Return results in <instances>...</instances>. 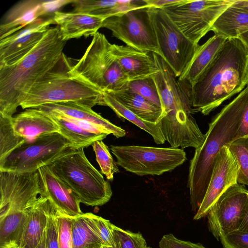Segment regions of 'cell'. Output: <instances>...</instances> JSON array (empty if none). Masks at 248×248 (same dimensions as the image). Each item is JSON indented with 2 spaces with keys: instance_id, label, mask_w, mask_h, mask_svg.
Returning <instances> with one entry per match:
<instances>
[{
  "instance_id": "cell-1",
  "label": "cell",
  "mask_w": 248,
  "mask_h": 248,
  "mask_svg": "<svg viewBox=\"0 0 248 248\" xmlns=\"http://www.w3.org/2000/svg\"><path fill=\"white\" fill-rule=\"evenodd\" d=\"M248 52L238 38L227 39L194 85L190 99L195 113L207 115L248 84Z\"/></svg>"
},
{
  "instance_id": "cell-2",
  "label": "cell",
  "mask_w": 248,
  "mask_h": 248,
  "mask_svg": "<svg viewBox=\"0 0 248 248\" xmlns=\"http://www.w3.org/2000/svg\"><path fill=\"white\" fill-rule=\"evenodd\" d=\"M66 41L58 26L50 28L27 55L0 67V114L12 117L33 86L59 62Z\"/></svg>"
},
{
  "instance_id": "cell-3",
  "label": "cell",
  "mask_w": 248,
  "mask_h": 248,
  "mask_svg": "<svg viewBox=\"0 0 248 248\" xmlns=\"http://www.w3.org/2000/svg\"><path fill=\"white\" fill-rule=\"evenodd\" d=\"M247 86L217 114L209 124L202 144L190 160L187 186L192 209L200 207L207 189L217 155L222 148L235 139L247 100Z\"/></svg>"
},
{
  "instance_id": "cell-4",
  "label": "cell",
  "mask_w": 248,
  "mask_h": 248,
  "mask_svg": "<svg viewBox=\"0 0 248 248\" xmlns=\"http://www.w3.org/2000/svg\"><path fill=\"white\" fill-rule=\"evenodd\" d=\"M74 64L63 53L57 63L33 86L21 108L59 102H73L90 108L103 106V93L70 73Z\"/></svg>"
},
{
  "instance_id": "cell-5",
  "label": "cell",
  "mask_w": 248,
  "mask_h": 248,
  "mask_svg": "<svg viewBox=\"0 0 248 248\" xmlns=\"http://www.w3.org/2000/svg\"><path fill=\"white\" fill-rule=\"evenodd\" d=\"M83 149H73L46 166L80 203L102 206L111 197V186L90 163Z\"/></svg>"
},
{
  "instance_id": "cell-6",
  "label": "cell",
  "mask_w": 248,
  "mask_h": 248,
  "mask_svg": "<svg viewBox=\"0 0 248 248\" xmlns=\"http://www.w3.org/2000/svg\"><path fill=\"white\" fill-rule=\"evenodd\" d=\"M111 46L104 34L96 32L70 73L102 93L126 90L129 79L115 58Z\"/></svg>"
},
{
  "instance_id": "cell-7",
  "label": "cell",
  "mask_w": 248,
  "mask_h": 248,
  "mask_svg": "<svg viewBox=\"0 0 248 248\" xmlns=\"http://www.w3.org/2000/svg\"><path fill=\"white\" fill-rule=\"evenodd\" d=\"M109 150L118 166L141 176L160 175L174 170L187 159L183 149L171 147L111 145Z\"/></svg>"
},
{
  "instance_id": "cell-8",
  "label": "cell",
  "mask_w": 248,
  "mask_h": 248,
  "mask_svg": "<svg viewBox=\"0 0 248 248\" xmlns=\"http://www.w3.org/2000/svg\"><path fill=\"white\" fill-rule=\"evenodd\" d=\"M235 0H180L162 9L194 44L211 31L218 17Z\"/></svg>"
},
{
  "instance_id": "cell-9",
  "label": "cell",
  "mask_w": 248,
  "mask_h": 248,
  "mask_svg": "<svg viewBox=\"0 0 248 248\" xmlns=\"http://www.w3.org/2000/svg\"><path fill=\"white\" fill-rule=\"evenodd\" d=\"M75 149L59 133L43 135L26 141L0 161V171L27 173L37 170Z\"/></svg>"
},
{
  "instance_id": "cell-10",
  "label": "cell",
  "mask_w": 248,
  "mask_h": 248,
  "mask_svg": "<svg viewBox=\"0 0 248 248\" xmlns=\"http://www.w3.org/2000/svg\"><path fill=\"white\" fill-rule=\"evenodd\" d=\"M162 58L177 78L186 72L198 48L181 32L162 9L149 7Z\"/></svg>"
},
{
  "instance_id": "cell-11",
  "label": "cell",
  "mask_w": 248,
  "mask_h": 248,
  "mask_svg": "<svg viewBox=\"0 0 248 248\" xmlns=\"http://www.w3.org/2000/svg\"><path fill=\"white\" fill-rule=\"evenodd\" d=\"M102 28L126 46L162 58L149 7L138 8L106 18Z\"/></svg>"
},
{
  "instance_id": "cell-12",
  "label": "cell",
  "mask_w": 248,
  "mask_h": 248,
  "mask_svg": "<svg viewBox=\"0 0 248 248\" xmlns=\"http://www.w3.org/2000/svg\"><path fill=\"white\" fill-rule=\"evenodd\" d=\"M248 200V190L238 183L230 187L217 200L207 216L209 230L217 239L238 230Z\"/></svg>"
},
{
  "instance_id": "cell-13",
  "label": "cell",
  "mask_w": 248,
  "mask_h": 248,
  "mask_svg": "<svg viewBox=\"0 0 248 248\" xmlns=\"http://www.w3.org/2000/svg\"><path fill=\"white\" fill-rule=\"evenodd\" d=\"M53 24V16L42 17L0 39V67L12 64L24 57L41 41Z\"/></svg>"
},
{
  "instance_id": "cell-14",
  "label": "cell",
  "mask_w": 248,
  "mask_h": 248,
  "mask_svg": "<svg viewBox=\"0 0 248 248\" xmlns=\"http://www.w3.org/2000/svg\"><path fill=\"white\" fill-rule=\"evenodd\" d=\"M73 0H24L18 1L4 14L0 22V39L7 37L39 18L52 16Z\"/></svg>"
},
{
  "instance_id": "cell-15",
  "label": "cell",
  "mask_w": 248,
  "mask_h": 248,
  "mask_svg": "<svg viewBox=\"0 0 248 248\" xmlns=\"http://www.w3.org/2000/svg\"><path fill=\"white\" fill-rule=\"evenodd\" d=\"M238 166L227 146L217 155L204 198L193 219L207 216L219 197L230 187L237 184Z\"/></svg>"
},
{
  "instance_id": "cell-16",
  "label": "cell",
  "mask_w": 248,
  "mask_h": 248,
  "mask_svg": "<svg viewBox=\"0 0 248 248\" xmlns=\"http://www.w3.org/2000/svg\"><path fill=\"white\" fill-rule=\"evenodd\" d=\"M112 52L129 81L152 77L159 71L153 53L112 44Z\"/></svg>"
},
{
  "instance_id": "cell-17",
  "label": "cell",
  "mask_w": 248,
  "mask_h": 248,
  "mask_svg": "<svg viewBox=\"0 0 248 248\" xmlns=\"http://www.w3.org/2000/svg\"><path fill=\"white\" fill-rule=\"evenodd\" d=\"M63 40L93 36L102 28L105 17L74 12L57 11L53 14Z\"/></svg>"
},
{
  "instance_id": "cell-18",
  "label": "cell",
  "mask_w": 248,
  "mask_h": 248,
  "mask_svg": "<svg viewBox=\"0 0 248 248\" xmlns=\"http://www.w3.org/2000/svg\"><path fill=\"white\" fill-rule=\"evenodd\" d=\"M11 122L15 133L27 141L43 135L59 133V127L52 118L36 108L25 109L13 116Z\"/></svg>"
},
{
  "instance_id": "cell-19",
  "label": "cell",
  "mask_w": 248,
  "mask_h": 248,
  "mask_svg": "<svg viewBox=\"0 0 248 248\" xmlns=\"http://www.w3.org/2000/svg\"><path fill=\"white\" fill-rule=\"evenodd\" d=\"M38 170L43 183L45 195L59 211L71 217L83 213L80 208V202L46 165Z\"/></svg>"
},
{
  "instance_id": "cell-20",
  "label": "cell",
  "mask_w": 248,
  "mask_h": 248,
  "mask_svg": "<svg viewBox=\"0 0 248 248\" xmlns=\"http://www.w3.org/2000/svg\"><path fill=\"white\" fill-rule=\"evenodd\" d=\"M49 200L41 195L29 210L19 241V248H36L46 230Z\"/></svg>"
},
{
  "instance_id": "cell-21",
  "label": "cell",
  "mask_w": 248,
  "mask_h": 248,
  "mask_svg": "<svg viewBox=\"0 0 248 248\" xmlns=\"http://www.w3.org/2000/svg\"><path fill=\"white\" fill-rule=\"evenodd\" d=\"M34 108L42 111H53L68 117L92 123L103 127L117 138L124 137L126 135V131L124 129L103 118L93 110L92 108L75 103H50Z\"/></svg>"
},
{
  "instance_id": "cell-22",
  "label": "cell",
  "mask_w": 248,
  "mask_h": 248,
  "mask_svg": "<svg viewBox=\"0 0 248 248\" xmlns=\"http://www.w3.org/2000/svg\"><path fill=\"white\" fill-rule=\"evenodd\" d=\"M227 39L214 34L204 44L199 45L197 51L185 73L178 80L191 88L197 82Z\"/></svg>"
},
{
  "instance_id": "cell-23",
  "label": "cell",
  "mask_w": 248,
  "mask_h": 248,
  "mask_svg": "<svg viewBox=\"0 0 248 248\" xmlns=\"http://www.w3.org/2000/svg\"><path fill=\"white\" fill-rule=\"evenodd\" d=\"M95 215L82 213L72 217L73 248H93L104 246L97 226Z\"/></svg>"
},
{
  "instance_id": "cell-24",
  "label": "cell",
  "mask_w": 248,
  "mask_h": 248,
  "mask_svg": "<svg viewBox=\"0 0 248 248\" xmlns=\"http://www.w3.org/2000/svg\"><path fill=\"white\" fill-rule=\"evenodd\" d=\"M233 4L218 17L210 31L226 39L238 38L248 31V12Z\"/></svg>"
},
{
  "instance_id": "cell-25",
  "label": "cell",
  "mask_w": 248,
  "mask_h": 248,
  "mask_svg": "<svg viewBox=\"0 0 248 248\" xmlns=\"http://www.w3.org/2000/svg\"><path fill=\"white\" fill-rule=\"evenodd\" d=\"M42 111V110H41ZM49 115L59 127V133L68 140L75 149L87 147L108 135H99L83 129L64 116L53 111H42Z\"/></svg>"
},
{
  "instance_id": "cell-26",
  "label": "cell",
  "mask_w": 248,
  "mask_h": 248,
  "mask_svg": "<svg viewBox=\"0 0 248 248\" xmlns=\"http://www.w3.org/2000/svg\"><path fill=\"white\" fill-rule=\"evenodd\" d=\"M103 106L109 107L119 118L129 121L147 132L156 144H163L165 142L159 124H155L143 120L127 108L110 93H103Z\"/></svg>"
},
{
  "instance_id": "cell-27",
  "label": "cell",
  "mask_w": 248,
  "mask_h": 248,
  "mask_svg": "<svg viewBox=\"0 0 248 248\" xmlns=\"http://www.w3.org/2000/svg\"><path fill=\"white\" fill-rule=\"evenodd\" d=\"M121 103L143 120L156 124L161 108L142 96L127 90L110 93Z\"/></svg>"
},
{
  "instance_id": "cell-28",
  "label": "cell",
  "mask_w": 248,
  "mask_h": 248,
  "mask_svg": "<svg viewBox=\"0 0 248 248\" xmlns=\"http://www.w3.org/2000/svg\"><path fill=\"white\" fill-rule=\"evenodd\" d=\"M11 118L0 114V161L27 141L14 131Z\"/></svg>"
},
{
  "instance_id": "cell-29",
  "label": "cell",
  "mask_w": 248,
  "mask_h": 248,
  "mask_svg": "<svg viewBox=\"0 0 248 248\" xmlns=\"http://www.w3.org/2000/svg\"><path fill=\"white\" fill-rule=\"evenodd\" d=\"M226 146L239 167L237 183L248 186V137L236 139Z\"/></svg>"
},
{
  "instance_id": "cell-30",
  "label": "cell",
  "mask_w": 248,
  "mask_h": 248,
  "mask_svg": "<svg viewBox=\"0 0 248 248\" xmlns=\"http://www.w3.org/2000/svg\"><path fill=\"white\" fill-rule=\"evenodd\" d=\"M118 2V0H73L71 4L74 8L73 12L107 18L111 16L113 7Z\"/></svg>"
},
{
  "instance_id": "cell-31",
  "label": "cell",
  "mask_w": 248,
  "mask_h": 248,
  "mask_svg": "<svg viewBox=\"0 0 248 248\" xmlns=\"http://www.w3.org/2000/svg\"><path fill=\"white\" fill-rule=\"evenodd\" d=\"M92 145L101 173L108 180L112 181L114 174L118 173L119 169L110 153L109 149L102 140H96Z\"/></svg>"
},
{
  "instance_id": "cell-32",
  "label": "cell",
  "mask_w": 248,
  "mask_h": 248,
  "mask_svg": "<svg viewBox=\"0 0 248 248\" xmlns=\"http://www.w3.org/2000/svg\"><path fill=\"white\" fill-rule=\"evenodd\" d=\"M110 227L115 248H151L140 233L124 230L112 223Z\"/></svg>"
},
{
  "instance_id": "cell-33",
  "label": "cell",
  "mask_w": 248,
  "mask_h": 248,
  "mask_svg": "<svg viewBox=\"0 0 248 248\" xmlns=\"http://www.w3.org/2000/svg\"><path fill=\"white\" fill-rule=\"evenodd\" d=\"M126 90L138 94L161 107L158 92L152 76L129 81Z\"/></svg>"
},
{
  "instance_id": "cell-34",
  "label": "cell",
  "mask_w": 248,
  "mask_h": 248,
  "mask_svg": "<svg viewBox=\"0 0 248 248\" xmlns=\"http://www.w3.org/2000/svg\"><path fill=\"white\" fill-rule=\"evenodd\" d=\"M49 202L46 227V248H59L57 209L50 200Z\"/></svg>"
},
{
  "instance_id": "cell-35",
  "label": "cell",
  "mask_w": 248,
  "mask_h": 248,
  "mask_svg": "<svg viewBox=\"0 0 248 248\" xmlns=\"http://www.w3.org/2000/svg\"><path fill=\"white\" fill-rule=\"evenodd\" d=\"M59 248H73L72 238V217L57 210Z\"/></svg>"
},
{
  "instance_id": "cell-36",
  "label": "cell",
  "mask_w": 248,
  "mask_h": 248,
  "mask_svg": "<svg viewBox=\"0 0 248 248\" xmlns=\"http://www.w3.org/2000/svg\"><path fill=\"white\" fill-rule=\"evenodd\" d=\"M224 248H248V232L237 230L221 236Z\"/></svg>"
},
{
  "instance_id": "cell-37",
  "label": "cell",
  "mask_w": 248,
  "mask_h": 248,
  "mask_svg": "<svg viewBox=\"0 0 248 248\" xmlns=\"http://www.w3.org/2000/svg\"><path fill=\"white\" fill-rule=\"evenodd\" d=\"M160 248H206L200 243H193L177 238L172 234L164 235L159 244Z\"/></svg>"
},
{
  "instance_id": "cell-38",
  "label": "cell",
  "mask_w": 248,
  "mask_h": 248,
  "mask_svg": "<svg viewBox=\"0 0 248 248\" xmlns=\"http://www.w3.org/2000/svg\"><path fill=\"white\" fill-rule=\"evenodd\" d=\"M95 222L104 246L114 248V244L111 232V223L107 219L95 215Z\"/></svg>"
},
{
  "instance_id": "cell-39",
  "label": "cell",
  "mask_w": 248,
  "mask_h": 248,
  "mask_svg": "<svg viewBox=\"0 0 248 248\" xmlns=\"http://www.w3.org/2000/svg\"><path fill=\"white\" fill-rule=\"evenodd\" d=\"M247 86L248 88V84ZM246 137H248V96L236 132L235 139Z\"/></svg>"
},
{
  "instance_id": "cell-40",
  "label": "cell",
  "mask_w": 248,
  "mask_h": 248,
  "mask_svg": "<svg viewBox=\"0 0 248 248\" xmlns=\"http://www.w3.org/2000/svg\"><path fill=\"white\" fill-rule=\"evenodd\" d=\"M180 0H145L149 7L159 9L178 2Z\"/></svg>"
},
{
  "instance_id": "cell-41",
  "label": "cell",
  "mask_w": 248,
  "mask_h": 248,
  "mask_svg": "<svg viewBox=\"0 0 248 248\" xmlns=\"http://www.w3.org/2000/svg\"><path fill=\"white\" fill-rule=\"evenodd\" d=\"M238 231L248 232V200L246 205L242 220Z\"/></svg>"
},
{
  "instance_id": "cell-42",
  "label": "cell",
  "mask_w": 248,
  "mask_h": 248,
  "mask_svg": "<svg viewBox=\"0 0 248 248\" xmlns=\"http://www.w3.org/2000/svg\"><path fill=\"white\" fill-rule=\"evenodd\" d=\"M233 4L248 12V0H235Z\"/></svg>"
},
{
  "instance_id": "cell-43",
  "label": "cell",
  "mask_w": 248,
  "mask_h": 248,
  "mask_svg": "<svg viewBox=\"0 0 248 248\" xmlns=\"http://www.w3.org/2000/svg\"><path fill=\"white\" fill-rule=\"evenodd\" d=\"M238 38L242 42L248 52V31L240 34Z\"/></svg>"
},
{
  "instance_id": "cell-44",
  "label": "cell",
  "mask_w": 248,
  "mask_h": 248,
  "mask_svg": "<svg viewBox=\"0 0 248 248\" xmlns=\"http://www.w3.org/2000/svg\"><path fill=\"white\" fill-rule=\"evenodd\" d=\"M46 229L43 235L42 239L40 241L38 245L36 248H46Z\"/></svg>"
},
{
  "instance_id": "cell-45",
  "label": "cell",
  "mask_w": 248,
  "mask_h": 248,
  "mask_svg": "<svg viewBox=\"0 0 248 248\" xmlns=\"http://www.w3.org/2000/svg\"><path fill=\"white\" fill-rule=\"evenodd\" d=\"M93 248H115L108 247L103 245V246H97L95 247H93Z\"/></svg>"
},
{
  "instance_id": "cell-46",
  "label": "cell",
  "mask_w": 248,
  "mask_h": 248,
  "mask_svg": "<svg viewBox=\"0 0 248 248\" xmlns=\"http://www.w3.org/2000/svg\"><path fill=\"white\" fill-rule=\"evenodd\" d=\"M247 80L248 82V71H247Z\"/></svg>"
}]
</instances>
